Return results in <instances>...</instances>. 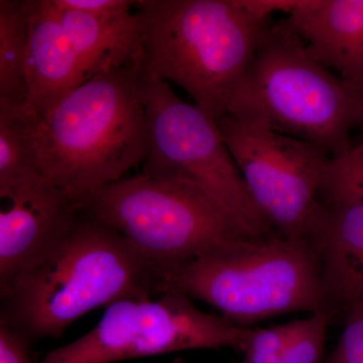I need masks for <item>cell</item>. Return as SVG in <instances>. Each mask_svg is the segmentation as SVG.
Returning a JSON list of instances; mask_svg holds the SVG:
<instances>
[{"label":"cell","instance_id":"7c38bea8","mask_svg":"<svg viewBox=\"0 0 363 363\" xmlns=\"http://www.w3.org/2000/svg\"><path fill=\"white\" fill-rule=\"evenodd\" d=\"M286 14L310 54L363 93V0H302Z\"/></svg>","mask_w":363,"mask_h":363},{"label":"cell","instance_id":"2e32d148","mask_svg":"<svg viewBox=\"0 0 363 363\" xmlns=\"http://www.w3.org/2000/svg\"><path fill=\"white\" fill-rule=\"evenodd\" d=\"M30 32L28 0H0V100L26 104Z\"/></svg>","mask_w":363,"mask_h":363},{"label":"cell","instance_id":"30bf717a","mask_svg":"<svg viewBox=\"0 0 363 363\" xmlns=\"http://www.w3.org/2000/svg\"><path fill=\"white\" fill-rule=\"evenodd\" d=\"M0 288L40 267L70 231L80 200L38 174L0 190Z\"/></svg>","mask_w":363,"mask_h":363},{"label":"cell","instance_id":"ba28073f","mask_svg":"<svg viewBox=\"0 0 363 363\" xmlns=\"http://www.w3.org/2000/svg\"><path fill=\"white\" fill-rule=\"evenodd\" d=\"M174 291L157 298H124L106 307L94 328L37 363H114L186 350H245L252 328L198 309Z\"/></svg>","mask_w":363,"mask_h":363},{"label":"cell","instance_id":"52a82bcc","mask_svg":"<svg viewBox=\"0 0 363 363\" xmlns=\"http://www.w3.org/2000/svg\"><path fill=\"white\" fill-rule=\"evenodd\" d=\"M149 147L143 175L199 189L245 233H271L250 197L216 123L195 104L182 101L168 82L143 75Z\"/></svg>","mask_w":363,"mask_h":363},{"label":"cell","instance_id":"e0dca14e","mask_svg":"<svg viewBox=\"0 0 363 363\" xmlns=\"http://www.w3.org/2000/svg\"><path fill=\"white\" fill-rule=\"evenodd\" d=\"M319 200L363 205V142L331 157L322 179Z\"/></svg>","mask_w":363,"mask_h":363},{"label":"cell","instance_id":"ac0fdd59","mask_svg":"<svg viewBox=\"0 0 363 363\" xmlns=\"http://www.w3.org/2000/svg\"><path fill=\"white\" fill-rule=\"evenodd\" d=\"M330 313L322 310L293 322L290 338L281 352V363H323L327 325Z\"/></svg>","mask_w":363,"mask_h":363},{"label":"cell","instance_id":"9a60e30c","mask_svg":"<svg viewBox=\"0 0 363 363\" xmlns=\"http://www.w3.org/2000/svg\"><path fill=\"white\" fill-rule=\"evenodd\" d=\"M39 116L25 104L0 100V190L42 174L37 128Z\"/></svg>","mask_w":363,"mask_h":363},{"label":"cell","instance_id":"9c48e42d","mask_svg":"<svg viewBox=\"0 0 363 363\" xmlns=\"http://www.w3.org/2000/svg\"><path fill=\"white\" fill-rule=\"evenodd\" d=\"M253 202L279 235L309 240L331 157L313 143L240 117L215 121Z\"/></svg>","mask_w":363,"mask_h":363},{"label":"cell","instance_id":"6da1fadb","mask_svg":"<svg viewBox=\"0 0 363 363\" xmlns=\"http://www.w3.org/2000/svg\"><path fill=\"white\" fill-rule=\"evenodd\" d=\"M162 283L130 241L82 206L49 259L0 288V326L32 347L96 308L159 297Z\"/></svg>","mask_w":363,"mask_h":363},{"label":"cell","instance_id":"8992f818","mask_svg":"<svg viewBox=\"0 0 363 363\" xmlns=\"http://www.w3.org/2000/svg\"><path fill=\"white\" fill-rule=\"evenodd\" d=\"M82 204L130 241L162 281L208 247L247 234L199 189L142 173L98 189Z\"/></svg>","mask_w":363,"mask_h":363},{"label":"cell","instance_id":"5bb4252c","mask_svg":"<svg viewBox=\"0 0 363 363\" xmlns=\"http://www.w3.org/2000/svg\"><path fill=\"white\" fill-rule=\"evenodd\" d=\"M52 4L89 78L105 69L142 62L140 23L131 9L95 16L60 9L52 0Z\"/></svg>","mask_w":363,"mask_h":363},{"label":"cell","instance_id":"44dd1931","mask_svg":"<svg viewBox=\"0 0 363 363\" xmlns=\"http://www.w3.org/2000/svg\"><path fill=\"white\" fill-rule=\"evenodd\" d=\"M136 1L126 0H52L55 6L66 11L101 16L135 7Z\"/></svg>","mask_w":363,"mask_h":363},{"label":"cell","instance_id":"8fae6325","mask_svg":"<svg viewBox=\"0 0 363 363\" xmlns=\"http://www.w3.org/2000/svg\"><path fill=\"white\" fill-rule=\"evenodd\" d=\"M309 240L319 255L327 311L363 307V205L319 200Z\"/></svg>","mask_w":363,"mask_h":363},{"label":"cell","instance_id":"d6986e66","mask_svg":"<svg viewBox=\"0 0 363 363\" xmlns=\"http://www.w3.org/2000/svg\"><path fill=\"white\" fill-rule=\"evenodd\" d=\"M323 363H363V307L344 318L338 343Z\"/></svg>","mask_w":363,"mask_h":363},{"label":"cell","instance_id":"7a4b0ae2","mask_svg":"<svg viewBox=\"0 0 363 363\" xmlns=\"http://www.w3.org/2000/svg\"><path fill=\"white\" fill-rule=\"evenodd\" d=\"M40 173L81 202L142 164L149 147L140 63L98 72L39 117Z\"/></svg>","mask_w":363,"mask_h":363},{"label":"cell","instance_id":"603a6c76","mask_svg":"<svg viewBox=\"0 0 363 363\" xmlns=\"http://www.w3.org/2000/svg\"><path fill=\"white\" fill-rule=\"evenodd\" d=\"M172 363H186L185 360L183 359V358L181 357H177L175 360H174Z\"/></svg>","mask_w":363,"mask_h":363},{"label":"cell","instance_id":"ffe728a7","mask_svg":"<svg viewBox=\"0 0 363 363\" xmlns=\"http://www.w3.org/2000/svg\"><path fill=\"white\" fill-rule=\"evenodd\" d=\"M293 330V322L267 329H252L243 353L250 355L281 354Z\"/></svg>","mask_w":363,"mask_h":363},{"label":"cell","instance_id":"277c9868","mask_svg":"<svg viewBox=\"0 0 363 363\" xmlns=\"http://www.w3.org/2000/svg\"><path fill=\"white\" fill-rule=\"evenodd\" d=\"M225 114L313 143L335 157L350 149V133L363 130V93L319 63L283 20L264 30Z\"/></svg>","mask_w":363,"mask_h":363},{"label":"cell","instance_id":"3957f363","mask_svg":"<svg viewBox=\"0 0 363 363\" xmlns=\"http://www.w3.org/2000/svg\"><path fill=\"white\" fill-rule=\"evenodd\" d=\"M142 73L173 82L216 121L271 21L250 0H140Z\"/></svg>","mask_w":363,"mask_h":363},{"label":"cell","instance_id":"4fadbf2b","mask_svg":"<svg viewBox=\"0 0 363 363\" xmlns=\"http://www.w3.org/2000/svg\"><path fill=\"white\" fill-rule=\"evenodd\" d=\"M28 2L30 32L26 61V105L43 117L89 76L52 0Z\"/></svg>","mask_w":363,"mask_h":363},{"label":"cell","instance_id":"5b68a950","mask_svg":"<svg viewBox=\"0 0 363 363\" xmlns=\"http://www.w3.org/2000/svg\"><path fill=\"white\" fill-rule=\"evenodd\" d=\"M168 291L203 301L242 328L278 315L327 311L316 250L276 231L208 247L169 272L162 294Z\"/></svg>","mask_w":363,"mask_h":363},{"label":"cell","instance_id":"7402d4cb","mask_svg":"<svg viewBox=\"0 0 363 363\" xmlns=\"http://www.w3.org/2000/svg\"><path fill=\"white\" fill-rule=\"evenodd\" d=\"M30 348L13 332L0 326V363H37L30 357Z\"/></svg>","mask_w":363,"mask_h":363}]
</instances>
